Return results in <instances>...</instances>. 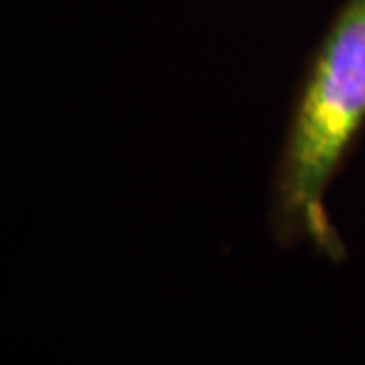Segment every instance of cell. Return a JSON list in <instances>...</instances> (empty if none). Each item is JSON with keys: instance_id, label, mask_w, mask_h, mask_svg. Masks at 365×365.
Returning <instances> with one entry per match:
<instances>
[{"instance_id": "obj_1", "label": "cell", "mask_w": 365, "mask_h": 365, "mask_svg": "<svg viewBox=\"0 0 365 365\" xmlns=\"http://www.w3.org/2000/svg\"><path fill=\"white\" fill-rule=\"evenodd\" d=\"M365 132V0H343L309 55L270 181V230L282 248L309 242L341 262L347 248L325 197Z\"/></svg>"}]
</instances>
